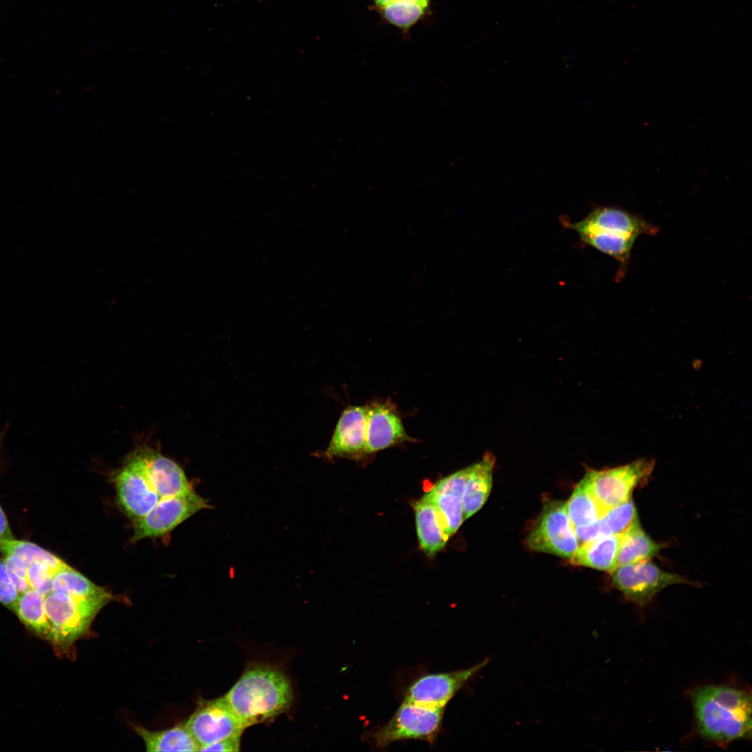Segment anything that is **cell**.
Masks as SVG:
<instances>
[{
  "instance_id": "2",
  "label": "cell",
  "mask_w": 752,
  "mask_h": 752,
  "mask_svg": "<svg viewBox=\"0 0 752 752\" xmlns=\"http://www.w3.org/2000/svg\"><path fill=\"white\" fill-rule=\"evenodd\" d=\"M224 697L247 728L287 711L293 694L288 678L281 670L259 664L247 668Z\"/></svg>"
},
{
  "instance_id": "11",
  "label": "cell",
  "mask_w": 752,
  "mask_h": 752,
  "mask_svg": "<svg viewBox=\"0 0 752 752\" xmlns=\"http://www.w3.org/2000/svg\"><path fill=\"white\" fill-rule=\"evenodd\" d=\"M185 724L199 745L198 749L228 737L241 736L246 728L224 697L203 700Z\"/></svg>"
},
{
  "instance_id": "25",
  "label": "cell",
  "mask_w": 752,
  "mask_h": 752,
  "mask_svg": "<svg viewBox=\"0 0 752 752\" xmlns=\"http://www.w3.org/2000/svg\"><path fill=\"white\" fill-rule=\"evenodd\" d=\"M0 551L3 554H14L21 558L27 565L37 563L47 565L54 574L66 565L58 556L29 541L14 538L3 542Z\"/></svg>"
},
{
  "instance_id": "31",
  "label": "cell",
  "mask_w": 752,
  "mask_h": 752,
  "mask_svg": "<svg viewBox=\"0 0 752 752\" xmlns=\"http://www.w3.org/2000/svg\"><path fill=\"white\" fill-rule=\"evenodd\" d=\"M578 542L583 544L593 539L611 535L602 518L589 524L574 528Z\"/></svg>"
},
{
  "instance_id": "30",
  "label": "cell",
  "mask_w": 752,
  "mask_h": 752,
  "mask_svg": "<svg viewBox=\"0 0 752 752\" xmlns=\"http://www.w3.org/2000/svg\"><path fill=\"white\" fill-rule=\"evenodd\" d=\"M19 595L8 575L3 558H0V602L13 611Z\"/></svg>"
},
{
  "instance_id": "14",
  "label": "cell",
  "mask_w": 752,
  "mask_h": 752,
  "mask_svg": "<svg viewBox=\"0 0 752 752\" xmlns=\"http://www.w3.org/2000/svg\"><path fill=\"white\" fill-rule=\"evenodd\" d=\"M471 465L438 480L423 496L437 508L449 537L464 522L462 496Z\"/></svg>"
},
{
  "instance_id": "28",
  "label": "cell",
  "mask_w": 752,
  "mask_h": 752,
  "mask_svg": "<svg viewBox=\"0 0 752 752\" xmlns=\"http://www.w3.org/2000/svg\"><path fill=\"white\" fill-rule=\"evenodd\" d=\"M4 563L8 575L19 594L29 590L26 563L18 556L3 554Z\"/></svg>"
},
{
  "instance_id": "17",
  "label": "cell",
  "mask_w": 752,
  "mask_h": 752,
  "mask_svg": "<svg viewBox=\"0 0 752 752\" xmlns=\"http://www.w3.org/2000/svg\"><path fill=\"white\" fill-rule=\"evenodd\" d=\"M418 543L422 551L433 556L450 538L435 506L423 496L413 503Z\"/></svg>"
},
{
  "instance_id": "32",
  "label": "cell",
  "mask_w": 752,
  "mask_h": 752,
  "mask_svg": "<svg viewBox=\"0 0 752 752\" xmlns=\"http://www.w3.org/2000/svg\"><path fill=\"white\" fill-rule=\"evenodd\" d=\"M10 428V423L8 422L0 432V472L2 466V460L5 453L6 437ZM14 537L10 531L6 516L0 506V545L8 540L13 539Z\"/></svg>"
},
{
  "instance_id": "5",
  "label": "cell",
  "mask_w": 752,
  "mask_h": 752,
  "mask_svg": "<svg viewBox=\"0 0 752 752\" xmlns=\"http://www.w3.org/2000/svg\"><path fill=\"white\" fill-rule=\"evenodd\" d=\"M654 465L652 460L639 459L613 468L588 469L582 479L600 507L606 512L629 500L632 492L650 477Z\"/></svg>"
},
{
  "instance_id": "3",
  "label": "cell",
  "mask_w": 752,
  "mask_h": 752,
  "mask_svg": "<svg viewBox=\"0 0 752 752\" xmlns=\"http://www.w3.org/2000/svg\"><path fill=\"white\" fill-rule=\"evenodd\" d=\"M444 710L403 701L387 723L366 736L376 749H384L395 742L409 739L433 744L441 729Z\"/></svg>"
},
{
  "instance_id": "16",
  "label": "cell",
  "mask_w": 752,
  "mask_h": 752,
  "mask_svg": "<svg viewBox=\"0 0 752 752\" xmlns=\"http://www.w3.org/2000/svg\"><path fill=\"white\" fill-rule=\"evenodd\" d=\"M579 224L596 229L610 230L639 238L657 235L659 228L641 215L619 206L595 207Z\"/></svg>"
},
{
  "instance_id": "19",
  "label": "cell",
  "mask_w": 752,
  "mask_h": 752,
  "mask_svg": "<svg viewBox=\"0 0 752 752\" xmlns=\"http://www.w3.org/2000/svg\"><path fill=\"white\" fill-rule=\"evenodd\" d=\"M620 538L608 535L581 544L571 558V563L611 572L616 567Z\"/></svg>"
},
{
  "instance_id": "7",
  "label": "cell",
  "mask_w": 752,
  "mask_h": 752,
  "mask_svg": "<svg viewBox=\"0 0 752 752\" xmlns=\"http://www.w3.org/2000/svg\"><path fill=\"white\" fill-rule=\"evenodd\" d=\"M527 543L535 551L571 559L579 542L567 515L566 503L549 501L545 503L529 532Z\"/></svg>"
},
{
  "instance_id": "6",
  "label": "cell",
  "mask_w": 752,
  "mask_h": 752,
  "mask_svg": "<svg viewBox=\"0 0 752 752\" xmlns=\"http://www.w3.org/2000/svg\"><path fill=\"white\" fill-rule=\"evenodd\" d=\"M111 480L120 506L133 520L143 517L161 499L148 478L142 446L125 457L122 467L111 473Z\"/></svg>"
},
{
  "instance_id": "24",
  "label": "cell",
  "mask_w": 752,
  "mask_h": 752,
  "mask_svg": "<svg viewBox=\"0 0 752 752\" xmlns=\"http://www.w3.org/2000/svg\"><path fill=\"white\" fill-rule=\"evenodd\" d=\"M566 509L573 528L589 524L602 518L606 514L593 496L583 479L577 485L566 503Z\"/></svg>"
},
{
  "instance_id": "8",
  "label": "cell",
  "mask_w": 752,
  "mask_h": 752,
  "mask_svg": "<svg viewBox=\"0 0 752 752\" xmlns=\"http://www.w3.org/2000/svg\"><path fill=\"white\" fill-rule=\"evenodd\" d=\"M209 507L208 501L194 489L162 498L146 515L134 520L131 541L164 535L197 512Z\"/></svg>"
},
{
  "instance_id": "10",
  "label": "cell",
  "mask_w": 752,
  "mask_h": 752,
  "mask_svg": "<svg viewBox=\"0 0 752 752\" xmlns=\"http://www.w3.org/2000/svg\"><path fill=\"white\" fill-rule=\"evenodd\" d=\"M611 574L613 586L629 600L645 605L662 589L688 582L681 576L666 572L648 561L616 567Z\"/></svg>"
},
{
  "instance_id": "18",
  "label": "cell",
  "mask_w": 752,
  "mask_h": 752,
  "mask_svg": "<svg viewBox=\"0 0 752 752\" xmlns=\"http://www.w3.org/2000/svg\"><path fill=\"white\" fill-rule=\"evenodd\" d=\"M495 457L485 453L480 461L471 464L462 496L464 520L478 511L487 501L492 485Z\"/></svg>"
},
{
  "instance_id": "1",
  "label": "cell",
  "mask_w": 752,
  "mask_h": 752,
  "mask_svg": "<svg viewBox=\"0 0 752 752\" xmlns=\"http://www.w3.org/2000/svg\"><path fill=\"white\" fill-rule=\"evenodd\" d=\"M699 734L720 746L751 737L750 692L727 685H705L691 695Z\"/></svg>"
},
{
  "instance_id": "20",
  "label": "cell",
  "mask_w": 752,
  "mask_h": 752,
  "mask_svg": "<svg viewBox=\"0 0 752 752\" xmlns=\"http://www.w3.org/2000/svg\"><path fill=\"white\" fill-rule=\"evenodd\" d=\"M133 727L143 740L147 751H198L199 745L184 722L159 731L149 730L137 725Z\"/></svg>"
},
{
  "instance_id": "4",
  "label": "cell",
  "mask_w": 752,
  "mask_h": 752,
  "mask_svg": "<svg viewBox=\"0 0 752 752\" xmlns=\"http://www.w3.org/2000/svg\"><path fill=\"white\" fill-rule=\"evenodd\" d=\"M108 602L104 600H77L53 591L44 600L49 627L48 639L57 645L70 646L84 634Z\"/></svg>"
},
{
  "instance_id": "23",
  "label": "cell",
  "mask_w": 752,
  "mask_h": 752,
  "mask_svg": "<svg viewBox=\"0 0 752 752\" xmlns=\"http://www.w3.org/2000/svg\"><path fill=\"white\" fill-rule=\"evenodd\" d=\"M44 600L41 593L30 588L19 594L13 611L29 628L48 639L49 627Z\"/></svg>"
},
{
  "instance_id": "15",
  "label": "cell",
  "mask_w": 752,
  "mask_h": 752,
  "mask_svg": "<svg viewBox=\"0 0 752 752\" xmlns=\"http://www.w3.org/2000/svg\"><path fill=\"white\" fill-rule=\"evenodd\" d=\"M148 478L161 499L189 492L194 489L182 467L160 452L142 445Z\"/></svg>"
},
{
  "instance_id": "33",
  "label": "cell",
  "mask_w": 752,
  "mask_h": 752,
  "mask_svg": "<svg viewBox=\"0 0 752 752\" xmlns=\"http://www.w3.org/2000/svg\"><path fill=\"white\" fill-rule=\"evenodd\" d=\"M240 746V736H234L202 746L198 751H239Z\"/></svg>"
},
{
  "instance_id": "12",
  "label": "cell",
  "mask_w": 752,
  "mask_h": 752,
  "mask_svg": "<svg viewBox=\"0 0 752 752\" xmlns=\"http://www.w3.org/2000/svg\"><path fill=\"white\" fill-rule=\"evenodd\" d=\"M366 407V455L407 441H414L402 424L395 406L389 400H377Z\"/></svg>"
},
{
  "instance_id": "27",
  "label": "cell",
  "mask_w": 752,
  "mask_h": 752,
  "mask_svg": "<svg viewBox=\"0 0 752 752\" xmlns=\"http://www.w3.org/2000/svg\"><path fill=\"white\" fill-rule=\"evenodd\" d=\"M54 573L45 565L33 563L27 567V576L30 588L39 592L44 597L53 592L52 581Z\"/></svg>"
},
{
  "instance_id": "21",
  "label": "cell",
  "mask_w": 752,
  "mask_h": 752,
  "mask_svg": "<svg viewBox=\"0 0 752 752\" xmlns=\"http://www.w3.org/2000/svg\"><path fill=\"white\" fill-rule=\"evenodd\" d=\"M54 592L65 593L77 600L111 601V595L104 588L95 584L80 572L66 564L53 576Z\"/></svg>"
},
{
  "instance_id": "29",
  "label": "cell",
  "mask_w": 752,
  "mask_h": 752,
  "mask_svg": "<svg viewBox=\"0 0 752 752\" xmlns=\"http://www.w3.org/2000/svg\"><path fill=\"white\" fill-rule=\"evenodd\" d=\"M381 13L405 10L424 15L430 0H374Z\"/></svg>"
},
{
  "instance_id": "26",
  "label": "cell",
  "mask_w": 752,
  "mask_h": 752,
  "mask_svg": "<svg viewBox=\"0 0 752 752\" xmlns=\"http://www.w3.org/2000/svg\"><path fill=\"white\" fill-rule=\"evenodd\" d=\"M611 535H622L639 524L633 501H627L611 508L602 517Z\"/></svg>"
},
{
  "instance_id": "22",
  "label": "cell",
  "mask_w": 752,
  "mask_h": 752,
  "mask_svg": "<svg viewBox=\"0 0 752 752\" xmlns=\"http://www.w3.org/2000/svg\"><path fill=\"white\" fill-rule=\"evenodd\" d=\"M662 545L655 542L641 528L639 523L620 535L616 567L648 561L657 555Z\"/></svg>"
},
{
  "instance_id": "13",
  "label": "cell",
  "mask_w": 752,
  "mask_h": 752,
  "mask_svg": "<svg viewBox=\"0 0 752 752\" xmlns=\"http://www.w3.org/2000/svg\"><path fill=\"white\" fill-rule=\"evenodd\" d=\"M365 406L352 405L341 413L323 455L328 457L358 459L366 455Z\"/></svg>"
},
{
  "instance_id": "9",
  "label": "cell",
  "mask_w": 752,
  "mask_h": 752,
  "mask_svg": "<svg viewBox=\"0 0 752 752\" xmlns=\"http://www.w3.org/2000/svg\"><path fill=\"white\" fill-rule=\"evenodd\" d=\"M489 658L468 668L445 673H425L407 688L404 700L429 708H444L455 694L488 664Z\"/></svg>"
}]
</instances>
